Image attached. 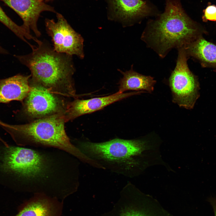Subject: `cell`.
Here are the masks:
<instances>
[{"mask_svg": "<svg viewBox=\"0 0 216 216\" xmlns=\"http://www.w3.org/2000/svg\"><path fill=\"white\" fill-rule=\"evenodd\" d=\"M38 45L28 54L15 56L30 70V80L59 95L75 97L72 56L55 51L46 40Z\"/></svg>", "mask_w": 216, "mask_h": 216, "instance_id": "3957f363", "label": "cell"}, {"mask_svg": "<svg viewBox=\"0 0 216 216\" xmlns=\"http://www.w3.org/2000/svg\"><path fill=\"white\" fill-rule=\"evenodd\" d=\"M31 77V74H18L0 80V103H7L14 100L22 101L30 91Z\"/></svg>", "mask_w": 216, "mask_h": 216, "instance_id": "7c38bea8", "label": "cell"}, {"mask_svg": "<svg viewBox=\"0 0 216 216\" xmlns=\"http://www.w3.org/2000/svg\"><path fill=\"white\" fill-rule=\"evenodd\" d=\"M63 113L35 119L24 124L6 123L3 127L20 145L57 148L71 154L82 161L84 155L70 142L66 133Z\"/></svg>", "mask_w": 216, "mask_h": 216, "instance_id": "277c9868", "label": "cell"}, {"mask_svg": "<svg viewBox=\"0 0 216 216\" xmlns=\"http://www.w3.org/2000/svg\"><path fill=\"white\" fill-rule=\"evenodd\" d=\"M0 22L11 30L19 38L25 42L31 37L28 32L22 25L19 26L14 22L5 13L0 6Z\"/></svg>", "mask_w": 216, "mask_h": 216, "instance_id": "2e32d148", "label": "cell"}, {"mask_svg": "<svg viewBox=\"0 0 216 216\" xmlns=\"http://www.w3.org/2000/svg\"><path fill=\"white\" fill-rule=\"evenodd\" d=\"M29 83L30 89L23 108L27 116L36 119L64 112L67 104L59 95L30 80Z\"/></svg>", "mask_w": 216, "mask_h": 216, "instance_id": "52a82bcc", "label": "cell"}, {"mask_svg": "<svg viewBox=\"0 0 216 216\" xmlns=\"http://www.w3.org/2000/svg\"><path fill=\"white\" fill-rule=\"evenodd\" d=\"M5 123H4L2 122L0 120V125L2 126V127L5 124ZM0 141H1L2 142H3L4 144L5 145L6 147H8L9 146L6 143V142H4L0 137Z\"/></svg>", "mask_w": 216, "mask_h": 216, "instance_id": "ffe728a7", "label": "cell"}, {"mask_svg": "<svg viewBox=\"0 0 216 216\" xmlns=\"http://www.w3.org/2000/svg\"><path fill=\"white\" fill-rule=\"evenodd\" d=\"M177 49L176 65L169 80L172 101L180 107L191 110L200 97L199 83L196 76L189 68V57L184 47Z\"/></svg>", "mask_w": 216, "mask_h": 216, "instance_id": "8992f818", "label": "cell"}, {"mask_svg": "<svg viewBox=\"0 0 216 216\" xmlns=\"http://www.w3.org/2000/svg\"><path fill=\"white\" fill-rule=\"evenodd\" d=\"M51 204L45 199H35L27 203L15 216H53Z\"/></svg>", "mask_w": 216, "mask_h": 216, "instance_id": "9a60e30c", "label": "cell"}, {"mask_svg": "<svg viewBox=\"0 0 216 216\" xmlns=\"http://www.w3.org/2000/svg\"><path fill=\"white\" fill-rule=\"evenodd\" d=\"M119 71L123 77L119 82V92L123 93L128 90H142L150 94L153 92L156 82L154 77L135 71L132 66L129 70L124 72L119 70Z\"/></svg>", "mask_w": 216, "mask_h": 216, "instance_id": "5bb4252c", "label": "cell"}, {"mask_svg": "<svg viewBox=\"0 0 216 216\" xmlns=\"http://www.w3.org/2000/svg\"><path fill=\"white\" fill-rule=\"evenodd\" d=\"M8 52L0 46V53L7 54Z\"/></svg>", "mask_w": 216, "mask_h": 216, "instance_id": "44dd1931", "label": "cell"}, {"mask_svg": "<svg viewBox=\"0 0 216 216\" xmlns=\"http://www.w3.org/2000/svg\"><path fill=\"white\" fill-rule=\"evenodd\" d=\"M162 142L157 135L151 133L131 140L117 138L100 142L81 141L76 147L93 166L132 178L156 165L163 166L168 171L171 170L161 155Z\"/></svg>", "mask_w": 216, "mask_h": 216, "instance_id": "6da1fadb", "label": "cell"}, {"mask_svg": "<svg viewBox=\"0 0 216 216\" xmlns=\"http://www.w3.org/2000/svg\"><path fill=\"white\" fill-rule=\"evenodd\" d=\"M56 16L57 21L49 19H45V21L46 30L52 38L54 50L58 52L83 58V38L73 29L62 15L56 13Z\"/></svg>", "mask_w": 216, "mask_h": 216, "instance_id": "ba28073f", "label": "cell"}, {"mask_svg": "<svg viewBox=\"0 0 216 216\" xmlns=\"http://www.w3.org/2000/svg\"><path fill=\"white\" fill-rule=\"evenodd\" d=\"M15 11L23 21L22 25L28 32L32 30L39 37L41 33L37 27L40 14L44 11L56 13L54 8L40 0H0Z\"/></svg>", "mask_w": 216, "mask_h": 216, "instance_id": "30bf717a", "label": "cell"}, {"mask_svg": "<svg viewBox=\"0 0 216 216\" xmlns=\"http://www.w3.org/2000/svg\"><path fill=\"white\" fill-rule=\"evenodd\" d=\"M120 216H150L144 211L132 208H127L123 210Z\"/></svg>", "mask_w": 216, "mask_h": 216, "instance_id": "ac0fdd59", "label": "cell"}, {"mask_svg": "<svg viewBox=\"0 0 216 216\" xmlns=\"http://www.w3.org/2000/svg\"><path fill=\"white\" fill-rule=\"evenodd\" d=\"M145 93L143 91L127 93L118 92L108 96L86 100L76 99L67 104L63 115L65 122L83 115L101 110L116 102L132 95Z\"/></svg>", "mask_w": 216, "mask_h": 216, "instance_id": "9c48e42d", "label": "cell"}, {"mask_svg": "<svg viewBox=\"0 0 216 216\" xmlns=\"http://www.w3.org/2000/svg\"><path fill=\"white\" fill-rule=\"evenodd\" d=\"M204 19L206 20L216 21V6L214 5L208 6L204 10Z\"/></svg>", "mask_w": 216, "mask_h": 216, "instance_id": "e0dca14e", "label": "cell"}, {"mask_svg": "<svg viewBox=\"0 0 216 216\" xmlns=\"http://www.w3.org/2000/svg\"><path fill=\"white\" fill-rule=\"evenodd\" d=\"M40 0L44 2H47V1H50L51 0Z\"/></svg>", "mask_w": 216, "mask_h": 216, "instance_id": "7402d4cb", "label": "cell"}, {"mask_svg": "<svg viewBox=\"0 0 216 216\" xmlns=\"http://www.w3.org/2000/svg\"><path fill=\"white\" fill-rule=\"evenodd\" d=\"M184 47L189 58L197 60L203 67L216 68V45L202 36Z\"/></svg>", "mask_w": 216, "mask_h": 216, "instance_id": "4fadbf2b", "label": "cell"}, {"mask_svg": "<svg viewBox=\"0 0 216 216\" xmlns=\"http://www.w3.org/2000/svg\"><path fill=\"white\" fill-rule=\"evenodd\" d=\"M108 16L111 20L130 25L137 18L148 14L150 8L142 0H105Z\"/></svg>", "mask_w": 216, "mask_h": 216, "instance_id": "8fae6325", "label": "cell"}, {"mask_svg": "<svg viewBox=\"0 0 216 216\" xmlns=\"http://www.w3.org/2000/svg\"><path fill=\"white\" fill-rule=\"evenodd\" d=\"M204 32L185 13L177 0H166L164 12L148 23L141 38L164 58L172 49L185 46L202 36Z\"/></svg>", "mask_w": 216, "mask_h": 216, "instance_id": "7a4b0ae2", "label": "cell"}, {"mask_svg": "<svg viewBox=\"0 0 216 216\" xmlns=\"http://www.w3.org/2000/svg\"><path fill=\"white\" fill-rule=\"evenodd\" d=\"M1 159L3 170L26 179L44 177L50 169L48 161L44 155L29 148L5 147Z\"/></svg>", "mask_w": 216, "mask_h": 216, "instance_id": "5b68a950", "label": "cell"}, {"mask_svg": "<svg viewBox=\"0 0 216 216\" xmlns=\"http://www.w3.org/2000/svg\"><path fill=\"white\" fill-rule=\"evenodd\" d=\"M209 201L213 208L214 216H216V198H211Z\"/></svg>", "mask_w": 216, "mask_h": 216, "instance_id": "d6986e66", "label": "cell"}]
</instances>
